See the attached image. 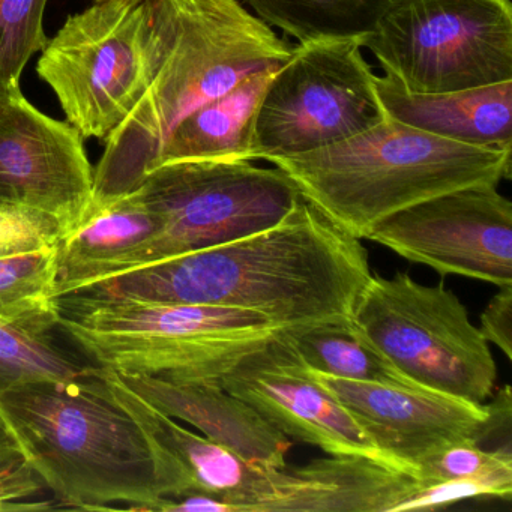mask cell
<instances>
[{
  "mask_svg": "<svg viewBox=\"0 0 512 512\" xmlns=\"http://www.w3.org/2000/svg\"><path fill=\"white\" fill-rule=\"evenodd\" d=\"M371 275L361 239L301 199L262 232L112 275L77 292L241 308L295 328L349 320Z\"/></svg>",
  "mask_w": 512,
  "mask_h": 512,
  "instance_id": "cell-1",
  "label": "cell"
},
{
  "mask_svg": "<svg viewBox=\"0 0 512 512\" xmlns=\"http://www.w3.org/2000/svg\"><path fill=\"white\" fill-rule=\"evenodd\" d=\"M151 73L124 124L106 140L94 169V202L133 193L161 149L194 110L259 71L280 67L293 46L239 0H143Z\"/></svg>",
  "mask_w": 512,
  "mask_h": 512,
  "instance_id": "cell-2",
  "label": "cell"
},
{
  "mask_svg": "<svg viewBox=\"0 0 512 512\" xmlns=\"http://www.w3.org/2000/svg\"><path fill=\"white\" fill-rule=\"evenodd\" d=\"M5 427L64 508L151 511L164 497L157 458L98 367L79 379L23 383L0 397ZM118 506V509H121Z\"/></svg>",
  "mask_w": 512,
  "mask_h": 512,
  "instance_id": "cell-3",
  "label": "cell"
},
{
  "mask_svg": "<svg viewBox=\"0 0 512 512\" xmlns=\"http://www.w3.org/2000/svg\"><path fill=\"white\" fill-rule=\"evenodd\" d=\"M512 149L442 139L394 119L295 157L272 160L344 232L365 239L380 221L431 197L511 178Z\"/></svg>",
  "mask_w": 512,
  "mask_h": 512,
  "instance_id": "cell-4",
  "label": "cell"
},
{
  "mask_svg": "<svg viewBox=\"0 0 512 512\" xmlns=\"http://www.w3.org/2000/svg\"><path fill=\"white\" fill-rule=\"evenodd\" d=\"M59 329L91 364L166 382H220L242 356L283 331L265 314L215 305L149 304L73 292Z\"/></svg>",
  "mask_w": 512,
  "mask_h": 512,
  "instance_id": "cell-5",
  "label": "cell"
},
{
  "mask_svg": "<svg viewBox=\"0 0 512 512\" xmlns=\"http://www.w3.org/2000/svg\"><path fill=\"white\" fill-rule=\"evenodd\" d=\"M356 331L419 388L484 403L496 362L469 311L443 284L371 275L353 310Z\"/></svg>",
  "mask_w": 512,
  "mask_h": 512,
  "instance_id": "cell-6",
  "label": "cell"
},
{
  "mask_svg": "<svg viewBox=\"0 0 512 512\" xmlns=\"http://www.w3.org/2000/svg\"><path fill=\"white\" fill-rule=\"evenodd\" d=\"M359 44L410 94L512 82L511 0H400Z\"/></svg>",
  "mask_w": 512,
  "mask_h": 512,
  "instance_id": "cell-7",
  "label": "cell"
},
{
  "mask_svg": "<svg viewBox=\"0 0 512 512\" xmlns=\"http://www.w3.org/2000/svg\"><path fill=\"white\" fill-rule=\"evenodd\" d=\"M386 119L377 76L358 41L298 44L257 104L251 160L271 163L316 151Z\"/></svg>",
  "mask_w": 512,
  "mask_h": 512,
  "instance_id": "cell-8",
  "label": "cell"
},
{
  "mask_svg": "<svg viewBox=\"0 0 512 512\" xmlns=\"http://www.w3.org/2000/svg\"><path fill=\"white\" fill-rule=\"evenodd\" d=\"M133 193L161 223L145 265L262 232L280 223L302 199L278 167L227 160L160 164Z\"/></svg>",
  "mask_w": 512,
  "mask_h": 512,
  "instance_id": "cell-9",
  "label": "cell"
},
{
  "mask_svg": "<svg viewBox=\"0 0 512 512\" xmlns=\"http://www.w3.org/2000/svg\"><path fill=\"white\" fill-rule=\"evenodd\" d=\"M83 139L106 140L142 98L151 73L145 2H94L71 14L37 65Z\"/></svg>",
  "mask_w": 512,
  "mask_h": 512,
  "instance_id": "cell-10",
  "label": "cell"
},
{
  "mask_svg": "<svg viewBox=\"0 0 512 512\" xmlns=\"http://www.w3.org/2000/svg\"><path fill=\"white\" fill-rule=\"evenodd\" d=\"M499 185H473L380 221L365 239L443 275L512 286V205Z\"/></svg>",
  "mask_w": 512,
  "mask_h": 512,
  "instance_id": "cell-11",
  "label": "cell"
},
{
  "mask_svg": "<svg viewBox=\"0 0 512 512\" xmlns=\"http://www.w3.org/2000/svg\"><path fill=\"white\" fill-rule=\"evenodd\" d=\"M92 202L94 169L82 134L44 115L22 91L8 95L0 106V203L47 212L70 233Z\"/></svg>",
  "mask_w": 512,
  "mask_h": 512,
  "instance_id": "cell-12",
  "label": "cell"
},
{
  "mask_svg": "<svg viewBox=\"0 0 512 512\" xmlns=\"http://www.w3.org/2000/svg\"><path fill=\"white\" fill-rule=\"evenodd\" d=\"M220 385L287 437L331 455H361L388 464L352 413L311 376L281 332L242 356L220 377Z\"/></svg>",
  "mask_w": 512,
  "mask_h": 512,
  "instance_id": "cell-13",
  "label": "cell"
},
{
  "mask_svg": "<svg viewBox=\"0 0 512 512\" xmlns=\"http://www.w3.org/2000/svg\"><path fill=\"white\" fill-rule=\"evenodd\" d=\"M308 371L352 413L386 463L412 478L419 461L437 449L463 440L479 446L484 442L488 404L430 389L353 382Z\"/></svg>",
  "mask_w": 512,
  "mask_h": 512,
  "instance_id": "cell-14",
  "label": "cell"
},
{
  "mask_svg": "<svg viewBox=\"0 0 512 512\" xmlns=\"http://www.w3.org/2000/svg\"><path fill=\"white\" fill-rule=\"evenodd\" d=\"M109 394L148 437L158 463L164 497L208 494L233 512H254L266 490L269 467L248 463L220 443L182 427L175 418L128 388L115 371L98 367Z\"/></svg>",
  "mask_w": 512,
  "mask_h": 512,
  "instance_id": "cell-15",
  "label": "cell"
},
{
  "mask_svg": "<svg viewBox=\"0 0 512 512\" xmlns=\"http://www.w3.org/2000/svg\"><path fill=\"white\" fill-rule=\"evenodd\" d=\"M416 479L361 455L269 469L256 512H395Z\"/></svg>",
  "mask_w": 512,
  "mask_h": 512,
  "instance_id": "cell-16",
  "label": "cell"
},
{
  "mask_svg": "<svg viewBox=\"0 0 512 512\" xmlns=\"http://www.w3.org/2000/svg\"><path fill=\"white\" fill-rule=\"evenodd\" d=\"M118 377L161 412L187 422L248 463L269 469L286 466L292 448L289 437L241 398L227 392L220 382H166L124 374Z\"/></svg>",
  "mask_w": 512,
  "mask_h": 512,
  "instance_id": "cell-17",
  "label": "cell"
},
{
  "mask_svg": "<svg viewBox=\"0 0 512 512\" xmlns=\"http://www.w3.org/2000/svg\"><path fill=\"white\" fill-rule=\"evenodd\" d=\"M160 218L134 193L91 205L80 226L58 244L59 296L145 265Z\"/></svg>",
  "mask_w": 512,
  "mask_h": 512,
  "instance_id": "cell-18",
  "label": "cell"
},
{
  "mask_svg": "<svg viewBox=\"0 0 512 512\" xmlns=\"http://www.w3.org/2000/svg\"><path fill=\"white\" fill-rule=\"evenodd\" d=\"M377 91L389 119L464 145L512 149V82L410 94L388 77L377 76Z\"/></svg>",
  "mask_w": 512,
  "mask_h": 512,
  "instance_id": "cell-19",
  "label": "cell"
},
{
  "mask_svg": "<svg viewBox=\"0 0 512 512\" xmlns=\"http://www.w3.org/2000/svg\"><path fill=\"white\" fill-rule=\"evenodd\" d=\"M275 70L259 71L223 97L194 110L170 134L157 166L187 160L253 161L254 113Z\"/></svg>",
  "mask_w": 512,
  "mask_h": 512,
  "instance_id": "cell-20",
  "label": "cell"
},
{
  "mask_svg": "<svg viewBox=\"0 0 512 512\" xmlns=\"http://www.w3.org/2000/svg\"><path fill=\"white\" fill-rule=\"evenodd\" d=\"M281 335L311 370L353 382L419 388L377 352L350 319L286 328Z\"/></svg>",
  "mask_w": 512,
  "mask_h": 512,
  "instance_id": "cell-21",
  "label": "cell"
},
{
  "mask_svg": "<svg viewBox=\"0 0 512 512\" xmlns=\"http://www.w3.org/2000/svg\"><path fill=\"white\" fill-rule=\"evenodd\" d=\"M58 245L0 257V325L35 338L59 328Z\"/></svg>",
  "mask_w": 512,
  "mask_h": 512,
  "instance_id": "cell-22",
  "label": "cell"
},
{
  "mask_svg": "<svg viewBox=\"0 0 512 512\" xmlns=\"http://www.w3.org/2000/svg\"><path fill=\"white\" fill-rule=\"evenodd\" d=\"M400 0H245L260 20L299 44L361 41Z\"/></svg>",
  "mask_w": 512,
  "mask_h": 512,
  "instance_id": "cell-23",
  "label": "cell"
},
{
  "mask_svg": "<svg viewBox=\"0 0 512 512\" xmlns=\"http://www.w3.org/2000/svg\"><path fill=\"white\" fill-rule=\"evenodd\" d=\"M95 367L53 343L52 338L29 337L0 325V397L23 383L79 379ZM0 425L5 427L2 412Z\"/></svg>",
  "mask_w": 512,
  "mask_h": 512,
  "instance_id": "cell-24",
  "label": "cell"
},
{
  "mask_svg": "<svg viewBox=\"0 0 512 512\" xmlns=\"http://www.w3.org/2000/svg\"><path fill=\"white\" fill-rule=\"evenodd\" d=\"M49 0H0V91H20L23 71L49 43L44 14Z\"/></svg>",
  "mask_w": 512,
  "mask_h": 512,
  "instance_id": "cell-25",
  "label": "cell"
},
{
  "mask_svg": "<svg viewBox=\"0 0 512 512\" xmlns=\"http://www.w3.org/2000/svg\"><path fill=\"white\" fill-rule=\"evenodd\" d=\"M511 496L512 467L496 470L479 478L440 482H422L416 479V487L398 503L395 512L436 511L475 497H500L509 500Z\"/></svg>",
  "mask_w": 512,
  "mask_h": 512,
  "instance_id": "cell-26",
  "label": "cell"
},
{
  "mask_svg": "<svg viewBox=\"0 0 512 512\" xmlns=\"http://www.w3.org/2000/svg\"><path fill=\"white\" fill-rule=\"evenodd\" d=\"M512 467V451L485 449L472 440L451 443L419 461L415 479L422 482L479 478Z\"/></svg>",
  "mask_w": 512,
  "mask_h": 512,
  "instance_id": "cell-27",
  "label": "cell"
},
{
  "mask_svg": "<svg viewBox=\"0 0 512 512\" xmlns=\"http://www.w3.org/2000/svg\"><path fill=\"white\" fill-rule=\"evenodd\" d=\"M40 478L22 443L4 425H0V512L47 511L50 502L29 500L43 493Z\"/></svg>",
  "mask_w": 512,
  "mask_h": 512,
  "instance_id": "cell-28",
  "label": "cell"
},
{
  "mask_svg": "<svg viewBox=\"0 0 512 512\" xmlns=\"http://www.w3.org/2000/svg\"><path fill=\"white\" fill-rule=\"evenodd\" d=\"M65 233L61 221L47 212L0 203V257L58 245Z\"/></svg>",
  "mask_w": 512,
  "mask_h": 512,
  "instance_id": "cell-29",
  "label": "cell"
},
{
  "mask_svg": "<svg viewBox=\"0 0 512 512\" xmlns=\"http://www.w3.org/2000/svg\"><path fill=\"white\" fill-rule=\"evenodd\" d=\"M481 334L487 343L512 358V286L500 287L481 314Z\"/></svg>",
  "mask_w": 512,
  "mask_h": 512,
  "instance_id": "cell-30",
  "label": "cell"
},
{
  "mask_svg": "<svg viewBox=\"0 0 512 512\" xmlns=\"http://www.w3.org/2000/svg\"><path fill=\"white\" fill-rule=\"evenodd\" d=\"M151 511L154 512H233L232 505L224 500L215 499L208 494H188L184 497H161Z\"/></svg>",
  "mask_w": 512,
  "mask_h": 512,
  "instance_id": "cell-31",
  "label": "cell"
},
{
  "mask_svg": "<svg viewBox=\"0 0 512 512\" xmlns=\"http://www.w3.org/2000/svg\"><path fill=\"white\" fill-rule=\"evenodd\" d=\"M92 2H134V4H139L143 0H92Z\"/></svg>",
  "mask_w": 512,
  "mask_h": 512,
  "instance_id": "cell-32",
  "label": "cell"
},
{
  "mask_svg": "<svg viewBox=\"0 0 512 512\" xmlns=\"http://www.w3.org/2000/svg\"><path fill=\"white\" fill-rule=\"evenodd\" d=\"M8 95H10V94H5L4 91H0V106H2V104H4L5 98H7Z\"/></svg>",
  "mask_w": 512,
  "mask_h": 512,
  "instance_id": "cell-33",
  "label": "cell"
}]
</instances>
